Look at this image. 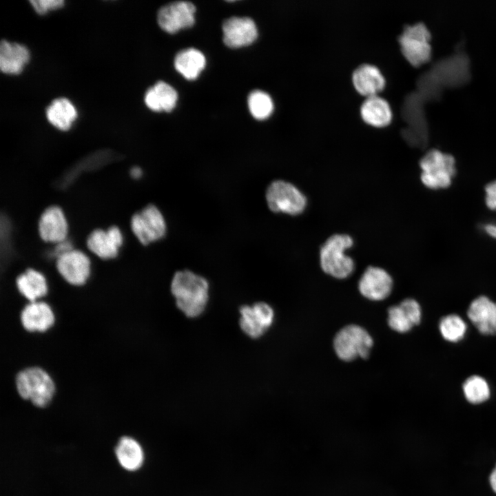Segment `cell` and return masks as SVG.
<instances>
[{
    "label": "cell",
    "instance_id": "obj_1",
    "mask_svg": "<svg viewBox=\"0 0 496 496\" xmlns=\"http://www.w3.org/2000/svg\"><path fill=\"white\" fill-rule=\"evenodd\" d=\"M171 292L177 307L188 318H196L205 311L209 298L207 280L190 270L176 271L171 282Z\"/></svg>",
    "mask_w": 496,
    "mask_h": 496
},
{
    "label": "cell",
    "instance_id": "obj_2",
    "mask_svg": "<svg viewBox=\"0 0 496 496\" xmlns=\"http://www.w3.org/2000/svg\"><path fill=\"white\" fill-rule=\"evenodd\" d=\"M353 245L352 238L345 234L329 237L320 249V263L322 271L338 279H344L354 270L353 260L345 251Z\"/></svg>",
    "mask_w": 496,
    "mask_h": 496
},
{
    "label": "cell",
    "instance_id": "obj_3",
    "mask_svg": "<svg viewBox=\"0 0 496 496\" xmlns=\"http://www.w3.org/2000/svg\"><path fill=\"white\" fill-rule=\"evenodd\" d=\"M420 167L422 183L431 189L448 187L456 173L454 157L435 148L425 153L420 161Z\"/></svg>",
    "mask_w": 496,
    "mask_h": 496
},
{
    "label": "cell",
    "instance_id": "obj_4",
    "mask_svg": "<svg viewBox=\"0 0 496 496\" xmlns=\"http://www.w3.org/2000/svg\"><path fill=\"white\" fill-rule=\"evenodd\" d=\"M16 384L19 395L25 400H30L38 407L48 404L54 393L52 378L38 367L28 368L19 373Z\"/></svg>",
    "mask_w": 496,
    "mask_h": 496
},
{
    "label": "cell",
    "instance_id": "obj_5",
    "mask_svg": "<svg viewBox=\"0 0 496 496\" xmlns=\"http://www.w3.org/2000/svg\"><path fill=\"white\" fill-rule=\"evenodd\" d=\"M373 344L370 334L357 324L345 326L336 333L333 340V349L337 356L345 362L358 358H367Z\"/></svg>",
    "mask_w": 496,
    "mask_h": 496
},
{
    "label": "cell",
    "instance_id": "obj_6",
    "mask_svg": "<svg viewBox=\"0 0 496 496\" xmlns=\"http://www.w3.org/2000/svg\"><path fill=\"white\" fill-rule=\"evenodd\" d=\"M265 198L271 211L291 216L302 214L307 205L304 194L293 184L283 180L271 182L266 189Z\"/></svg>",
    "mask_w": 496,
    "mask_h": 496
},
{
    "label": "cell",
    "instance_id": "obj_7",
    "mask_svg": "<svg viewBox=\"0 0 496 496\" xmlns=\"http://www.w3.org/2000/svg\"><path fill=\"white\" fill-rule=\"evenodd\" d=\"M431 32L423 22L406 25L398 37L401 51L415 66L428 61L431 55Z\"/></svg>",
    "mask_w": 496,
    "mask_h": 496
},
{
    "label": "cell",
    "instance_id": "obj_8",
    "mask_svg": "<svg viewBox=\"0 0 496 496\" xmlns=\"http://www.w3.org/2000/svg\"><path fill=\"white\" fill-rule=\"evenodd\" d=\"M131 228L139 242L144 245L163 238L167 231L165 218L154 205H148L132 216Z\"/></svg>",
    "mask_w": 496,
    "mask_h": 496
},
{
    "label": "cell",
    "instance_id": "obj_9",
    "mask_svg": "<svg viewBox=\"0 0 496 496\" xmlns=\"http://www.w3.org/2000/svg\"><path fill=\"white\" fill-rule=\"evenodd\" d=\"M239 312V324L242 331L253 339L262 336L274 320L273 308L264 302L243 305L240 308Z\"/></svg>",
    "mask_w": 496,
    "mask_h": 496
},
{
    "label": "cell",
    "instance_id": "obj_10",
    "mask_svg": "<svg viewBox=\"0 0 496 496\" xmlns=\"http://www.w3.org/2000/svg\"><path fill=\"white\" fill-rule=\"evenodd\" d=\"M467 55L457 52L450 56L437 61L430 69L444 86H455L466 82L470 77Z\"/></svg>",
    "mask_w": 496,
    "mask_h": 496
},
{
    "label": "cell",
    "instance_id": "obj_11",
    "mask_svg": "<svg viewBox=\"0 0 496 496\" xmlns=\"http://www.w3.org/2000/svg\"><path fill=\"white\" fill-rule=\"evenodd\" d=\"M195 11V6L191 2L174 1L160 8L157 21L164 31L174 33L194 23Z\"/></svg>",
    "mask_w": 496,
    "mask_h": 496
},
{
    "label": "cell",
    "instance_id": "obj_12",
    "mask_svg": "<svg viewBox=\"0 0 496 496\" xmlns=\"http://www.w3.org/2000/svg\"><path fill=\"white\" fill-rule=\"evenodd\" d=\"M393 279L384 269L370 266L367 267L358 282L360 293L366 298L380 301L391 293Z\"/></svg>",
    "mask_w": 496,
    "mask_h": 496
},
{
    "label": "cell",
    "instance_id": "obj_13",
    "mask_svg": "<svg viewBox=\"0 0 496 496\" xmlns=\"http://www.w3.org/2000/svg\"><path fill=\"white\" fill-rule=\"evenodd\" d=\"M56 268L67 282L73 285H81L90 276V261L83 252L71 249L58 257Z\"/></svg>",
    "mask_w": 496,
    "mask_h": 496
},
{
    "label": "cell",
    "instance_id": "obj_14",
    "mask_svg": "<svg viewBox=\"0 0 496 496\" xmlns=\"http://www.w3.org/2000/svg\"><path fill=\"white\" fill-rule=\"evenodd\" d=\"M223 42L232 48L251 44L257 38L258 30L249 17H231L223 23Z\"/></svg>",
    "mask_w": 496,
    "mask_h": 496
},
{
    "label": "cell",
    "instance_id": "obj_15",
    "mask_svg": "<svg viewBox=\"0 0 496 496\" xmlns=\"http://www.w3.org/2000/svg\"><path fill=\"white\" fill-rule=\"evenodd\" d=\"M421 319L420 305L413 298H406L400 304L392 306L388 309V324L391 329L398 333L409 331L415 325L420 324Z\"/></svg>",
    "mask_w": 496,
    "mask_h": 496
},
{
    "label": "cell",
    "instance_id": "obj_16",
    "mask_svg": "<svg viewBox=\"0 0 496 496\" xmlns=\"http://www.w3.org/2000/svg\"><path fill=\"white\" fill-rule=\"evenodd\" d=\"M467 316L479 333L496 335V302L485 296H480L470 304Z\"/></svg>",
    "mask_w": 496,
    "mask_h": 496
},
{
    "label": "cell",
    "instance_id": "obj_17",
    "mask_svg": "<svg viewBox=\"0 0 496 496\" xmlns=\"http://www.w3.org/2000/svg\"><path fill=\"white\" fill-rule=\"evenodd\" d=\"M122 242L121 231L112 226L107 230H94L87 238V246L98 257L110 259L116 256Z\"/></svg>",
    "mask_w": 496,
    "mask_h": 496
},
{
    "label": "cell",
    "instance_id": "obj_18",
    "mask_svg": "<svg viewBox=\"0 0 496 496\" xmlns=\"http://www.w3.org/2000/svg\"><path fill=\"white\" fill-rule=\"evenodd\" d=\"M39 232L45 242L58 244L65 241L68 223L60 207L51 206L43 212L39 221Z\"/></svg>",
    "mask_w": 496,
    "mask_h": 496
},
{
    "label": "cell",
    "instance_id": "obj_19",
    "mask_svg": "<svg viewBox=\"0 0 496 496\" xmlns=\"http://www.w3.org/2000/svg\"><path fill=\"white\" fill-rule=\"evenodd\" d=\"M30 59V51L24 45L5 39L1 40L0 68L3 73L12 75L20 74Z\"/></svg>",
    "mask_w": 496,
    "mask_h": 496
},
{
    "label": "cell",
    "instance_id": "obj_20",
    "mask_svg": "<svg viewBox=\"0 0 496 496\" xmlns=\"http://www.w3.org/2000/svg\"><path fill=\"white\" fill-rule=\"evenodd\" d=\"M352 81L357 91L366 97L378 94L386 83L380 70L370 63L358 65L353 72Z\"/></svg>",
    "mask_w": 496,
    "mask_h": 496
},
{
    "label": "cell",
    "instance_id": "obj_21",
    "mask_svg": "<svg viewBox=\"0 0 496 496\" xmlns=\"http://www.w3.org/2000/svg\"><path fill=\"white\" fill-rule=\"evenodd\" d=\"M21 320L23 327L29 331H45L53 324L54 316L48 304L35 301L24 307Z\"/></svg>",
    "mask_w": 496,
    "mask_h": 496
},
{
    "label": "cell",
    "instance_id": "obj_22",
    "mask_svg": "<svg viewBox=\"0 0 496 496\" xmlns=\"http://www.w3.org/2000/svg\"><path fill=\"white\" fill-rule=\"evenodd\" d=\"M115 455L121 466L128 471L138 470L144 462V452L139 442L130 436L119 439L116 447Z\"/></svg>",
    "mask_w": 496,
    "mask_h": 496
},
{
    "label": "cell",
    "instance_id": "obj_23",
    "mask_svg": "<svg viewBox=\"0 0 496 496\" xmlns=\"http://www.w3.org/2000/svg\"><path fill=\"white\" fill-rule=\"evenodd\" d=\"M360 114L365 122L377 127L388 125L392 118L390 104L378 94L365 99L360 106Z\"/></svg>",
    "mask_w": 496,
    "mask_h": 496
},
{
    "label": "cell",
    "instance_id": "obj_24",
    "mask_svg": "<svg viewBox=\"0 0 496 496\" xmlns=\"http://www.w3.org/2000/svg\"><path fill=\"white\" fill-rule=\"evenodd\" d=\"M45 114L49 123L61 131L69 130L78 116L75 106L66 97L54 99L46 108Z\"/></svg>",
    "mask_w": 496,
    "mask_h": 496
},
{
    "label": "cell",
    "instance_id": "obj_25",
    "mask_svg": "<svg viewBox=\"0 0 496 496\" xmlns=\"http://www.w3.org/2000/svg\"><path fill=\"white\" fill-rule=\"evenodd\" d=\"M176 91L168 83L158 81L145 92L144 101L148 108L154 112H170L176 106Z\"/></svg>",
    "mask_w": 496,
    "mask_h": 496
},
{
    "label": "cell",
    "instance_id": "obj_26",
    "mask_svg": "<svg viewBox=\"0 0 496 496\" xmlns=\"http://www.w3.org/2000/svg\"><path fill=\"white\" fill-rule=\"evenodd\" d=\"M205 62V56L201 52L195 48H187L176 55L174 66L185 79L194 80L204 69Z\"/></svg>",
    "mask_w": 496,
    "mask_h": 496
},
{
    "label": "cell",
    "instance_id": "obj_27",
    "mask_svg": "<svg viewBox=\"0 0 496 496\" xmlns=\"http://www.w3.org/2000/svg\"><path fill=\"white\" fill-rule=\"evenodd\" d=\"M19 292L31 302L44 296L48 287L44 276L39 271L28 269L17 278Z\"/></svg>",
    "mask_w": 496,
    "mask_h": 496
},
{
    "label": "cell",
    "instance_id": "obj_28",
    "mask_svg": "<svg viewBox=\"0 0 496 496\" xmlns=\"http://www.w3.org/2000/svg\"><path fill=\"white\" fill-rule=\"evenodd\" d=\"M462 389L466 400L473 404L484 403L490 396L488 383L484 378L477 375L466 378L463 383Z\"/></svg>",
    "mask_w": 496,
    "mask_h": 496
},
{
    "label": "cell",
    "instance_id": "obj_29",
    "mask_svg": "<svg viewBox=\"0 0 496 496\" xmlns=\"http://www.w3.org/2000/svg\"><path fill=\"white\" fill-rule=\"evenodd\" d=\"M439 331L445 340L457 342L464 338L467 331V324L459 316L451 313L440 319Z\"/></svg>",
    "mask_w": 496,
    "mask_h": 496
},
{
    "label": "cell",
    "instance_id": "obj_30",
    "mask_svg": "<svg viewBox=\"0 0 496 496\" xmlns=\"http://www.w3.org/2000/svg\"><path fill=\"white\" fill-rule=\"evenodd\" d=\"M248 106L251 115L258 120L268 118L273 110L271 96L261 90H254L248 97Z\"/></svg>",
    "mask_w": 496,
    "mask_h": 496
},
{
    "label": "cell",
    "instance_id": "obj_31",
    "mask_svg": "<svg viewBox=\"0 0 496 496\" xmlns=\"http://www.w3.org/2000/svg\"><path fill=\"white\" fill-rule=\"evenodd\" d=\"M30 3L38 14L43 15L61 8L65 2L63 0H31Z\"/></svg>",
    "mask_w": 496,
    "mask_h": 496
},
{
    "label": "cell",
    "instance_id": "obj_32",
    "mask_svg": "<svg viewBox=\"0 0 496 496\" xmlns=\"http://www.w3.org/2000/svg\"><path fill=\"white\" fill-rule=\"evenodd\" d=\"M485 201L486 206L492 210H496V180L485 187Z\"/></svg>",
    "mask_w": 496,
    "mask_h": 496
},
{
    "label": "cell",
    "instance_id": "obj_33",
    "mask_svg": "<svg viewBox=\"0 0 496 496\" xmlns=\"http://www.w3.org/2000/svg\"><path fill=\"white\" fill-rule=\"evenodd\" d=\"M488 482L491 490L496 494V464L488 477Z\"/></svg>",
    "mask_w": 496,
    "mask_h": 496
},
{
    "label": "cell",
    "instance_id": "obj_34",
    "mask_svg": "<svg viewBox=\"0 0 496 496\" xmlns=\"http://www.w3.org/2000/svg\"><path fill=\"white\" fill-rule=\"evenodd\" d=\"M484 231L490 237L496 238V224L488 223L484 225Z\"/></svg>",
    "mask_w": 496,
    "mask_h": 496
},
{
    "label": "cell",
    "instance_id": "obj_35",
    "mask_svg": "<svg viewBox=\"0 0 496 496\" xmlns=\"http://www.w3.org/2000/svg\"><path fill=\"white\" fill-rule=\"evenodd\" d=\"M131 174L134 178H138L141 176L142 172L141 169L138 167H134L131 170Z\"/></svg>",
    "mask_w": 496,
    "mask_h": 496
}]
</instances>
